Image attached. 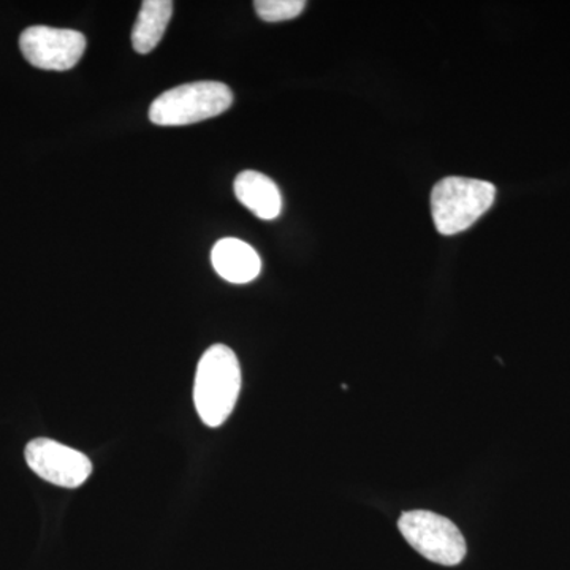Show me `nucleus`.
Here are the masks:
<instances>
[{"instance_id":"9","label":"nucleus","mask_w":570,"mask_h":570,"mask_svg":"<svg viewBox=\"0 0 570 570\" xmlns=\"http://www.w3.org/2000/svg\"><path fill=\"white\" fill-rule=\"evenodd\" d=\"M174 14L171 0H145L132 31L134 50L148 55L163 40Z\"/></svg>"},{"instance_id":"5","label":"nucleus","mask_w":570,"mask_h":570,"mask_svg":"<svg viewBox=\"0 0 570 570\" xmlns=\"http://www.w3.org/2000/svg\"><path fill=\"white\" fill-rule=\"evenodd\" d=\"M28 466L52 485L78 489L92 474V463L80 450L48 438L32 439L24 450Z\"/></svg>"},{"instance_id":"4","label":"nucleus","mask_w":570,"mask_h":570,"mask_svg":"<svg viewBox=\"0 0 570 570\" xmlns=\"http://www.w3.org/2000/svg\"><path fill=\"white\" fill-rule=\"evenodd\" d=\"M409 546L426 560L459 566L466 557V540L453 521L428 510L404 512L397 521Z\"/></svg>"},{"instance_id":"8","label":"nucleus","mask_w":570,"mask_h":570,"mask_svg":"<svg viewBox=\"0 0 570 570\" xmlns=\"http://www.w3.org/2000/svg\"><path fill=\"white\" fill-rule=\"evenodd\" d=\"M235 195L239 204L245 205L258 219L273 220L283 209L279 187L273 179L258 171L246 170L236 176Z\"/></svg>"},{"instance_id":"1","label":"nucleus","mask_w":570,"mask_h":570,"mask_svg":"<svg viewBox=\"0 0 570 570\" xmlns=\"http://www.w3.org/2000/svg\"><path fill=\"white\" fill-rule=\"evenodd\" d=\"M242 392V366L230 347L216 344L202 355L195 373L194 404L206 426L227 422Z\"/></svg>"},{"instance_id":"2","label":"nucleus","mask_w":570,"mask_h":570,"mask_svg":"<svg viewBox=\"0 0 570 570\" xmlns=\"http://www.w3.org/2000/svg\"><path fill=\"white\" fill-rule=\"evenodd\" d=\"M497 198V187L482 179L449 176L431 193V214L441 235L461 234L483 216Z\"/></svg>"},{"instance_id":"6","label":"nucleus","mask_w":570,"mask_h":570,"mask_svg":"<svg viewBox=\"0 0 570 570\" xmlns=\"http://www.w3.org/2000/svg\"><path fill=\"white\" fill-rule=\"evenodd\" d=\"M20 48L26 61L37 69L70 70L86 50V37L71 29L33 26L21 33Z\"/></svg>"},{"instance_id":"10","label":"nucleus","mask_w":570,"mask_h":570,"mask_svg":"<svg viewBox=\"0 0 570 570\" xmlns=\"http://www.w3.org/2000/svg\"><path fill=\"white\" fill-rule=\"evenodd\" d=\"M261 20L266 22H279L294 20L305 10V0H257L254 2Z\"/></svg>"},{"instance_id":"7","label":"nucleus","mask_w":570,"mask_h":570,"mask_svg":"<svg viewBox=\"0 0 570 570\" xmlns=\"http://www.w3.org/2000/svg\"><path fill=\"white\" fill-rule=\"evenodd\" d=\"M212 262L217 275L232 284L253 283L261 275L257 250L242 239L224 238L213 247Z\"/></svg>"},{"instance_id":"3","label":"nucleus","mask_w":570,"mask_h":570,"mask_svg":"<svg viewBox=\"0 0 570 570\" xmlns=\"http://www.w3.org/2000/svg\"><path fill=\"white\" fill-rule=\"evenodd\" d=\"M232 104L234 94L224 82H187L160 94L149 108V119L157 126H189L223 115Z\"/></svg>"}]
</instances>
